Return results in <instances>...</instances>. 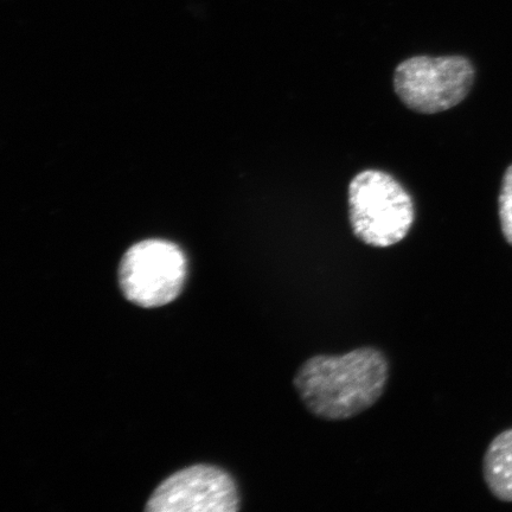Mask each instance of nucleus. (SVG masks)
<instances>
[{
	"instance_id": "nucleus-1",
	"label": "nucleus",
	"mask_w": 512,
	"mask_h": 512,
	"mask_svg": "<svg viewBox=\"0 0 512 512\" xmlns=\"http://www.w3.org/2000/svg\"><path fill=\"white\" fill-rule=\"evenodd\" d=\"M389 375L383 351L362 347L341 356L310 357L298 368L293 386L316 418L343 421L373 407L386 392Z\"/></svg>"
},
{
	"instance_id": "nucleus-2",
	"label": "nucleus",
	"mask_w": 512,
	"mask_h": 512,
	"mask_svg": "<svg viewBox=\"0 0 512 512\" xmlns=\"http://www.w3.org/2000/svg\"><path fill=\"white\" fill-rule=\"evenodd\" d=\"M352 232L366 245L387 248L401 242L415 220L409 192L387 172L366 170L349 187Z\"/></svg>"
},
{
	"instance_id": "nucleus-3",
	"label": "nucleus",
	"mask_w": 512,
	"mask_h": 512,
	"mask_svg": "<svg viewBox=\"0 0 512 512\" xmlns=\"http://www.w3.org/2000/svg\"><path fill=\"white\" fill-rule=\"evenodd\" d=\"M475 68L464 56H414L395 69L394 88L409 110L437 114L469 95Z\"/></svg>"
},
{
	"instance_id": "nucleus-4",
	"label": "nucleus",
	"mask_w": 512,
	"mask_h": 512,
	"mask_svg": "<svg viewBox=\"0 0 512 512\" xmlns=\"http://www.w3.org/2000/svg\"><path fill=\"white\" fill-rule=\"evenodd\" d=\"M187 273V258L175 243L146 240L132 246L124 255L119 281L130 302L151 309L174 302Z\"/></svg>"
},
{
	"instance_id": "nucleus-5",
	"label": "nucleus",
	"mask_w": 512,
	"mask_h": 512,
	"mask_svg": "<svg viewBox=\"0 0 512 512\" xmlns=\"http://www.w3.org/2000/svg\"><path fill=\"white\" fill-rule=\"evenodd\" d=\"M240 496L234 479L214 466L196 465L160 484L146 510L150 512H235Z\"/></svg>"
},
{
	"instance_id": "nucleus-6",
	"label": "nucleus",
	"mask_w": 512,
	"mask_h": 512,
	"mask_svg": "<svg viewBox=\"0 0 512 512\" xmlns=\"http://www.w3.org/2000/svg\"><path fill=\"white\" fill-rule=\"evenodd\" d=\"M483 475L492 495L512 502V428L491 441L484 454Z\"/></svg>"
},
{
	"instance_id": "nucleus-7",
	"label": "nucleus",
	"mask_w": 512,
	"mask_h": 512,
	"mask_svg": "<svg viewBox=\"0 0 512 512\" xmlns=\"http://www.w3.org/2000/svg\"><path fill=\"white\" fill-rule=\"evenodd\" d=\"M498 203L502 233L504 239L512 246V165L505 171Z\"/></svg>"
}]
</instances>
